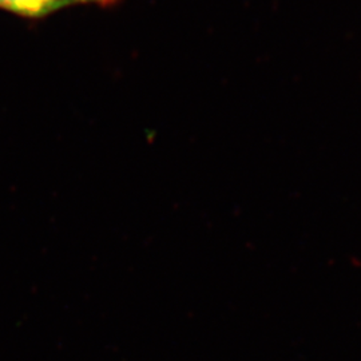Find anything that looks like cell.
<instances>
[{"mask_svg":"<svg viewBox=\"0 0 361 361\" xmlns=\"http://www.w3.org/2000/svg\"><path fill=\"white\" fill-rule=\"evenodd\" d=\"M121 0H0V10L15 13L22 18H46L61 10L77 6L113 7Z\"/></svg>","mask_w":361,"mask_h":361,"instance_id":"1","label":"cell"}]
</instances>
